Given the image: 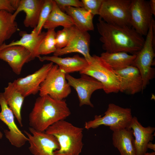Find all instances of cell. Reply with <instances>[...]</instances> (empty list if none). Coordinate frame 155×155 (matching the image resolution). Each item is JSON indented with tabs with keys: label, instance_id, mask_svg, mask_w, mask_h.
<instances>
[{
	"label": "cell",
	"instance_id": "cell-13",
	"mask_svg": "<svg viewBox=\"0 0 155 155\" xmlns=\"http://www.w3.org/2000/svg\"><path fill=\"white\" fill-rule=\"evenodd\" d=\"M53 65V63L51 62L44 64L33 73L18 78L12 83L25 97L30 95H35L39 92L41 84Z\"/></svg>",
	"mask_w": 155,
	"mask_h": 155
},
{
	"label": "cell",
	"instance_id": "cell-27",
	"mask_svg": "<svg viewBox=\"0 0 155 155\" xmlns=\"http://www.w3.org/2000/svg\"><path fill=\"white\" fill-rule=\"evenodd\" d=\"M56 35L55 29L48 30L39 45L38 50L39 56L54 53L57 50L55 40Z\"/></svg>",
	"mask_w": 155,
	"mask_h": 155
},
{
	"label": "cell",
	"instance_id": "cell-31",
	"mask_svg": "<svg viewBox=\"0 0 155 155\" xmlns=\"http://www.w3.org/2000/svg\"><path fill=\"white\" fill-rule=\"evenodd\" d=\"M57 5L62 11L65 12L66 7H84L83 4L81 1L79 0H55Z\"/></svg>",
	"mask_w": 155,
	"mask_h": 155
},
{
	"label": "cell",
	"instance_id": "cell-33",
	"mask_svg": "<svg viewBox=\"0 0 155 155\" xmlns=\"http://www.w3.org/2000/svg\"><path fill=\"white\" fill-rule=\"evenodd\" d=\"M150 7L153 15H155V0H150L149 1Z\"/></svg>",
	"mask_w": 155,
	"mask_h": 155
},
{
	"label": "cell",
	"instance_id": "cell-24",
	"mask_svg": "<svg viewBox=\"0 0 155 155\" xmlns=\"http://www.w3.org/2000/svg\"><path fill=\"white\" fill-rule=\"evenodd\" d=\"M100 57L115 71H117L132 65L136 54L129 55L124 52L102 53Z\"/></svg>",
	"mask_w": 155,
	"mask_h": 155
},
{
	"label": "cell",
	"instance_id": "cell-25",
	"mask_svg": "<svg viewBox=\"0 0 155 155\" xmlns=\"http://www.w3.org/2000/svg\"><path fill=\"white\" fill-rule=\"evenodd\" d=\"M74 26V24L71 18L61 11L53 0L52 11L43 28L48 30L55 29L59 26L65 28Z\"/></svg>",
	"mask_w": 155,
	"mask_h": 155
},
{
	"label": "cell",
	"instance_id": "cell-9",
	"mask_svg": "<svg viewBox=\"0 0 155 155\" xmlns=\"http://www.w3.org/2000/svg\"><path fill=\"white\" fill-rule=\"evenodd\" d=\"M149 1L131 0L130 9V26L142 36H146L154 20Z\"/></svg>",
	"mask_w": 155,
	"mask_h": 155
},
{
	"label": "cell",
	"instance_id": "cell-34",
	"mask_svg": "<svg viewBox=\"0 0 155 155\" xmlns=\"http://www.w3.org/2000/svg\"><path fill=\"white\" fill-rule=\"evenodd\" d=\"M147 149H150L154 151H155V145L153 144L151 142H149L147 145Z\"/></svg>",
	"mask_w": 155,
	"mask_h": 155
},
{
	"label": "cell",
	"instance_id": "cell-32",
	"mask_svg": "<svg viewBox=\"0 0 155 155\" xmlns=\"http://www.w3.org/2000/svg\"><path fill=\"white\" fill-rule=\"evenodd\" d=\"M5 10L13 13L16 11L13 6L11 0H0V11Z\"/></svg>",
	"mask_w": 155,
	"mask_h": 155
},
{
	"label": "cell",
	"instance_id": "cell-19",
	"mask_svg": "<svg viewBox=\"0 0 155 155\" xmlns=\"http://www.w3.org/2000/svg\"><path fill=\"white\" fill-rule=\"evenodd\" d=\"M41 61H50L58 65L66 74L75 72H79L88 64L86 59L75 55L71 57L62 58L55 55L44 56L38 57Z\"/></svg>",
	"mask_w": 155,
	"mask_h": 155
},
{
	"label": "cell",
	"instance_id": "cell-6",
	"mask_svg": "<svg viewBox=\"0 0 155 155\" xmlns=\"http://www.w3.org/2000/svg\"><path fill=\"white\" fill-rule=\"evenodd\" d=\"M155 26L154 20L150 27L142 48L136 54L132 65L137 68L140 72L143 81V90L155 77V69L152 67L155 56Z\"/></svg>",
	"mask_w": 155,
	"mask_h": 155
},
{
	"label": "cell",
	"instance_id": "cell-26",
	"mask_svg": "<svg viewBox=\"0 0 155 155\" xmlns=\"http://www.w3.org/2000/svg\"><path fill=\"white\" fill-rule=\"evenodd\" d=\"M12 14L5 10L0 11V42L2 44L18 30L17 24Z\"/></svg>",
	"mask_w": 155,
	"mask_h": 155
},
{
	"label": "cell",
	"instance_id": "cell-35",
	"mask_svg": "<svg viewBox=\"0 0 155 155\" xmlns=\"http://www.w3.org/2000/svg\"><path fill=\"white\" fill-rule=\"evenodd\" d=\"M144 155H155V152L150 153L147 152Z\"/></svg>",
	"mask_w": 155,
	"mask_h": 155
},
{
	"label": "cell",
	"instance_id": "cell-5",
	"mask_svg": "<svg viewBox=\"0 0 155 155\" xmlns=\"http://www.w3.org/2000/svg\"><path fill=\"white\" fill-rule=\"evenodd\" d=\"M104 115L102 117L95 115L93 120L85 122V128L95 129L104 125L109 126L113 131L128 128L133 117L131 108L122 107L112 103L108 104Z\"/></svg>",
	"mask_w": 155,
	"mask_h": 155
},
{
	"label": "cell",
	"instance_id": "cell-7",
	"mask_svg": "<svg viewBox=\"0 0 155 155\" xmlns=\"http://www.w3.org/2000/svg\"><path fill=\"white\" fill-rule=\"evenodd\" d=\"M66 74L56 64L53 65L40 86V96L48 95L56 100H62L71 93V86L66 78Z\"/></svg>",
	"mask_w": 155,
	"mask_h": 155
},
{
	"label": "cell",
	"instance_id": "cell-3",
	"mask_svg": "<svg viewBox=\"0 0 155 155\" xmlns=\"http://www.w3.org/2000/svg\"><path fill=\"white\" fill-rule=\"evenodd\" d=\"M83 130L63 120L49 126L45 132L55 136L58 142L59 148L55 155H80L83 146Z\"/></svg>",
	"mask_w": 155,
	"mask_h": 155
},
{
	"label": "cell",
	"instance_id": "cell-17",
	"mask_svg": "<svg viewBox=\"0 0 155 155\" xmlns=\"http://www.w3.org/2000/svg\"><path fill=\"white\" fill-rule=\"evenodd\" d=\"M128 128L133 131L136 155H144L147 152L148 143L154 139L153 133L155 131V127L150 126L143 127L137 118L134 116Z\"/></svg>",
	"mask_w": 155,
	"mask_h": 155
},
{
	"label": "cell",
	"instance_id": "cell-18",
	"mask_svg": "<svg viewBox=\"0 0 155 155\" xmlns=\"http://www.w3.org/2000/svg\"><path fill=\"white\" fill-rule=\"evenodd\" d=\"M44 0H21L19 6L13 13V19L15 20L18 14L21 11L24 12L26 16L24 24L27 27L34 28L38 23L40 12Z\"/></svg>",
	"mask_w": 155,
	"mask_h": 155
},
{
	"label": "cell",
	"instance_id": "cell-1",
	"mask_svg": "<svg viewBox=\"0 0 155 155\" xmlns=\"http://www.w3.org/2000/svg\"><path fill=\"white\" fill-rule=\"evenodd\" d=\"M98 21L96 26L99 40L105 52L136 55L142 48L145 39L131 26L110 24L99 18Z\"/></svg>",
	"mask_w": 155,
	"mask_h": 155
},
{
	"label": "cell",
	"instance_id": "cell-29",
	"mask_svg": "<svg viewBox=\"0 0 155 155\" xmlns=\"http://www.w3.org/2000/svg\"><path fill=\"white\" fill-rule=\"evenodd\" d=\"M53 2V0H44L40 14L38 24L34 28L38 34L41 33L44 25L52 11Z\"/></svg>",
	"mask_w": 155,
	"mask_h": 155
},
{
	"label": "cell",
	"instance_id": "cell-37",
	"mask_svg": "<svg viewBox=\"0 0 155 155\" xmlns=\"http://www.w3.org/2000/svg\"><path fill=\"white\" fill-rule=\"evenodd\" d=\"M2 44L0 42V46Z\"/></svg>",
	"mask_w": 155,
	"mask_h": 155
},
{
	"label": "cell",
	"instance_id": "cell-10",
	"mask_svg": "<svg viewBox=\"0 0 155 155\" xmlns=\"http://www.w3.org/2000/svg\"><path fill=\"white\" fill-rule=\"evenodd\" d=\"M30 133L24 131L28 138L29 149L33 155H55L54 152L59 148L56 138L45 131H36L29 128Z\"/></svg>",
	"mask_w": 155,
	"mask_h": 155
},
{
	"label": "cell",
	"instance_id": "cell-2",
	"mask_svg": "<svg viewBox=\"0 0 155 155\" xmlns=\"http://www.w3.org/2000/svg\"><path fill=\"white\" fill-rule=\"evenodd\" d=\"M71 114L65 101L54 99L49 95L40 96L36 100L29 116L30 127L45 131L56 122L64 120Z\"/></svg>",
	"mask_w": 155,
	"mask_h": 155
},
{
	"label": "cell",
	"instance_id": "cell-30",
	"mask_svg": "<svg viewBox=\"0 0 155 155\" xmlns=\"http://www.w3.org/2000/svg\"><path fill=\"white\" fill-rule=\"evenodd\" d=\"M104 0H82L84 7L94 16L99 15Z\"/></svg>",
	"mask_w": 155,
	"mask_h": 155
},
{
	"label": "cell",
	"instance_id": "cell-14",
	"mask_svg": "<svg viewBox=\"0 0 155 155\" xmlns=\"http://www.w3.org/2000/svg\"><path fill=\"white\" fill-rule=\"evenodd\" d=\"M90 36L88 32L80 30L76 27L67 45L63 48L57 49L53 55L59 57L70 53H78L82 55L89 63L92 57L90 53Z\"/></svg>",
	"mask_w": 155,
	"mask_h": 155
},
{
	"label": "cell",
	"instance_id": "cell-4",
	"mask_svg": "<svg viewBox=\"0 0 155 155\" xmlns=\"http://www.w3.org/2000/svg\"><path fill=\"white\" fill-rule=\"evenodd\" d=\"M80 73L91 76L100 82L106 94L119 92L121 81L115 71L100 56L94 55Z\"/></svg>",
	"mask_w": 155,
	"mask_h": 155
},
{
	"label": "cell",
	"instance_id": "cell-36",
	"mask_svg": "<svg viewBox=\"0 0 155 155\" xmlns=\"http://www.w3.org/2000/svg\"><path fill=\"white\" fill-rule=\"evenodd\" d=\"M3 137V134L0 131V139H1Z\"/></svg>",
	"mask_w": 155,
	"mask_h": 155
},
{
	"label": "cell",
	"instance_id": "cell-12",
	"mask_svg": "<svg viewBox=\"0 0 155 155\" xmlns=\"http://www.w3.org/2000/svg\"><path fill=\"white\" fill-rule=\"evenodd\" d=\"M0 120L7 126L9 130L4 131L6 137L11 144L20 148L28 142V138L19 129L14 121V114L6 103L3 93H0Z\"/></svg>",
	"mask_w": 155,
	"mask_h": 155
},
{
	"label": "cell",
	"instance_id": "cell-15",
	"mask_svg": "<svg viewBox=\"0 0 155 155\" xmlns=\"http://www.w3.org/2000/svg\"><path fill=\"white\" fill-rule=\"evenodd\" d=\"M0 59L7 62L18 75L20 74L24 64L32 60L30 52L19 45L0 48Z\"/></svg>",
	"mask_w": 155,
	"mask_h": 155
},
{
	"label": "cell",
	"instance_id": "cell-21",
	"mask_svg": "<svg viewBox=\"0 0 155 155\" xmlns=\"http://www.w3.org/2000/svg\"><path fill=\"white\" fill-rule=\"evenodd\" d=\"M113 131V144L120 155H136L132 129L125 128Z\"/></svg>",
	"mask_w": 155,
	"mask_h": 155
},
{
	"label": "cell",
	"instance_id": "cell-11",
	"mask_svg": "<svg viewBox=\"0 0 155 155\" xmlns=\"http://www.w3.org/2000/svg\"><path fill=\"white\" fill-rule=\"evenodd\" d=\"M65 77L69 85L77 92L80 106L86 105L93 107L90 100L91 95L95 91L103 90L102 84L93 77L84 74H82L81 77L78 78L69 74H66Z\"/></svg>",
	"mask_w": 155,
	"mask_h": 155
},
{
	"label": "cell",
	"instance_id": "cell-23",
	"mask_svg": "<svg viewBox=\"0 0 155 155\" xmlns=\"http://www.w3.org/2000/svg\"><path fill=\"white\" fill-rule=\"evenodd\" d=\"M65 11L79 30L87 32L94 30L93 19L94 16L84 7H67Z\"/></svg>",
	"mask_w": 155,
	"mask_h": 155
},
{
	"label": "cell",
	"instance_id": "cell-22",
	"mask_svg": "<svg viewBox=\"0 0 155 155\" xmlns=\"http://www.w3.org/2000/svg\"><path fill=\"white\" fill-rule=\"evenodd\" d=\"M4 98L21 127L23 126L21 110L25 97L15 87L12 82L8 83L3 93Z\"/></svg>",
	"mask_w": 155,
	"mask_h": 155
},
{
	"label": "cell",
	"instance_id": "cell-8",
	"mask_svg": "<svg viewBox=\"0 0 155 155\" xmlns=\"http://www.w3.org/2000/svg\"><path fill=\"white\" fill-rule=\"evenodd\" d=\"M131 0H104L99 18L107 23L130 26Z\"/></svg>",
	"mask_w": 155,
	"mask_h": 155
},
{
	"label": "cell",
	"instance_id": "cell-28",
	"mask_svg": "<svg viewBox=\"0 0 155 155\" xmlns=\"http://www.w3.org/2000/svg\"><path fill=\"white\" fill-rule=\"evenodd\" d=\"M75 26L63 28L62 30L56 32L55 40L57 49L63 48L67 45L75 32Z\"/></svg>",
	"mask_w": 155,
	"mask_h": 155
},
{
	"label": "cell",
	"instance_id": "cell-16",
	"mask_svg": "<svg viewBox=\"0 0 155 155\" xmlns=\"http://www.w3.org/2000/svg\"><path fill=\"white\" fill-rule=\"evenodd\" d=\"M115 71L120 80L119 92L133 95L143 90V80L137 68L130 65Z\"/></svg>",
	"mask_w": 155,
	"mask_h": 155
},
{
	"label": "cell",
	"instance_id": "cell-20",
	"mask_svg": "<svg viewBox=\"0 0 155 155\" xmlns=\"http://www.w3.org/2000/svg\"><path fill=\"white\" fill-rule=\"evenodd\" d=\"M46 33V32H43L38 34L34 29L30 33H28L25 31H21L19 33L21 36L20 40L12 41L7 44L3 43L0 46V48L13 45L23 46L30 52L32 60L40 56L38 54V49Z\"/></svg>",
	"mask_w": 155,
	"mask_h": 155
}]
</instances>
